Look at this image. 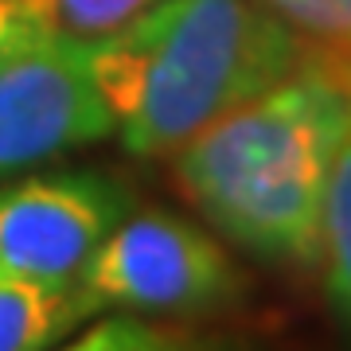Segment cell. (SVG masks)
I'll use <instances>...</instances> for the list:
<instances>
[{
	"mask_svg": "<svg viewBox=\"0 0 351 351\" xmlns=\"http://www.w3.org/2000/svg\"><path fill=\"white\" fill-rule=\"evenodd\" d=\"M133 195L106 172L27 176L0 188V265L47 289H75Z\"/></svg>",
	"mask_w": 351,
	"mask_h": 351,
	"instance_id": "cell-5",
	"label": "cell"
},
{
	"mask_svg": "<svg viewBox=\"0 0 351 351\" xmlns=\"http://www.w3.org/2000/svg\"><path fill=\"white\" fill-rule=\"evenodd\" d=\"M242 293L246 277L223 242L172 211L121 219L75 281L86 316H207L230 308Z\"/></svg>",
	"mask_w": 351,
	"mask_h": 351,
	"instance_id": "cell-3",
	"label": "cell"
},
{
	"mask_svg": "<svg viewBox=\"0 0 351 351\" xmlns=\"http://www.w3.org/2000/svg\"><path fill=\"white\" fill-rule=\"evenodd\" d=\"M262 4H269L274 12H281V16H285V20H293V16L301 12V8H304V4H308V0H262Z\"/></svg>",
	"mask_w": 351,
	"mask_h": 351,
	"instance_id": "cell-12",
	"label": "cell"
},
{
	"mask_svg": "<svg viewBox=\"0 0 351 351\" xmlns=\"http://www.w3.org/2000/svg\"><path fill=\"white\" fill-rule=\"evenodd\" d=\"M156 0H24L39 32L66 39H101L125 27Z\"/></svg>",
	"mask_w": 351,
	"mask_h": 351,
	"instance_id": "cell-9",
	"label": "cell"
},
{
	"mask_svg": "<svg viewBox=\"0 0 351 351\" xmlns=\"http://www.w3.org/2000/svg\"><path fill=\"white\" fill-rule=\"evenodd\" d=\"M308 43L262 0H156L94 39V82L133 156L168 160L297 71Z\"/></svg>",
	"mask_w": 351,
	"mask_h": 351,
	"instance_id": "cell-2",
	"label": "cell"
},
{
	"mask_svg": "<svg viewBox=\"0 0 351 351\" xmlns=\"http://www.w3.org/2000/svg\"><path fill=\"white\" fill-rule=\"evenodd\" d=\"M113 129L94 82V39L39 32L0 59V176L94 145Z\"/></svg>",
	"mask_w": 351,
	"mask_h": 351,
	"instance_id": "cell-4",
	"label": "cell"
},
{
	"mask_svg": "<svg viewBox=\"0 0 351 351\" xmlns=\"http://www.w3.org/2000/svg\"><path fill=\"white\" fill-rule=\"evenodd\" d=\"M289 24L301 39L351 82V0H308Z\"/></svg>",
	"mask_w": 351,
	"mask_h": 351,
	"instance_id": "cell-10",
	"label": "cell"
},
{
	"mask_svg": "<svg viewBox=\"0 0 351 351\" xmlns=\"http://www.w3.org/2000/svg\"><path fill=\"white\" fill-rule=\"evenodd\" d=\"M39 36V27L32 24L24 0H0V59H8L12 51Z\"/></svg>",
	"mask_w": 351,
	"mask_h": 351,
	"instance_id": "cell-11",
	"label": "cell"
},
{
	"mask_svg": "<svg viewBox=\"0 0 351 351\" xmlns=\"http://www.w3.org/2000/svg\"><path fill=\"white\" fill-rule=\"evenodd\" d=\"M320 265L336 313L351 324V117L332 160L320 219Z\"/></svg>",
	"mask_w": 351,
	"mask_h": 351,
	"instance_id": "cell-7",
	"label": "cell"
},
{
	"mask_svg": "<svg viewBox=\"0 0 351 351\" xmlns=\"http://www.w3.org/2000/svg\"><path fill=\"white\" fill-rule=\"evenodd\" d=\"M351 117V82L313 47L297 71L176 149L180 195L265 265H320L332 160Z\"/></svg>",
	"mask_w": 351,
	"mask_h": 351,
	"instance_id": "cell-1",
	"label": "cell"
},
{
	"mask_svg": "<svg viewBox=\"0 0 351 351\" xmlns=\"http://www.w3.org/2000/svg\"><path fill=\"white\" fill-rule=\"evenodd\" d=\"M59 351H223L219 339H207L180 324H152L145 316L117 313L71 339Z\"/></svg>",
	"mask_w": 351,
	"mask_h": 351,
	"instance_id": "cell-8",
	"label": "cell"
},
{
	"mask_svg": "<svg viewBox=\"0 0 351 351\" xmlns=\"http://www.w3.org/2000/svg\"><path fill=\"white\" fill-rule=\"evenodd\" d=\"M86 320L75 289H47L0 265V351H47Z\"/></svg>",
	"mask_w": 351,
	"mask_h": 351,
	"instance_id": "cell-6",
	"label": "cell"
}]
</instances>
